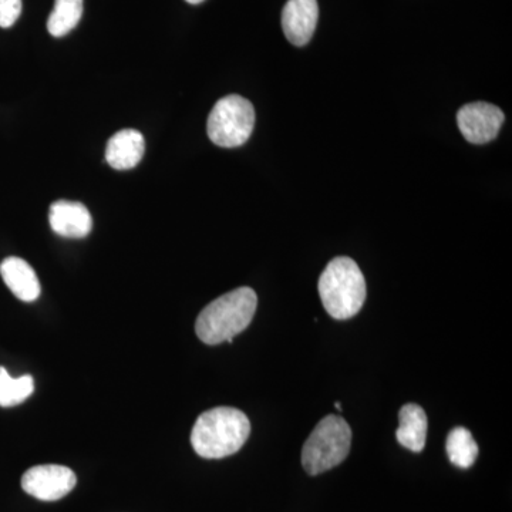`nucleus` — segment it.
I'll return each instance as SVG.
<instances>
[{"label": "nucleus", "mask_w": 512, "mask_h": 512, "mask_svg": "<svg viewBox=\"0 0 512 512\" xmlns=\"http://www.w3.org/2000/svg\"><path fill=\"white\" fill-rule=\"evenodd\" d=\"M251 434L247 414L234 407H215L198 417L191 431L195 453L208 460H220L238 453Z\"/></svg>", "instance_id": "f257e3e1"}, {"label": "nucleus", "mask_w": 512, "mask_h": 512, "mask_svg": "<svg viewBox=\"0 0 512 512\" xmlns=\"http://www.w3.org/2000/svg\"><path fill=\"white\" fill-rule=\"evenodd\" d=\"M256 306L258 296L247 286L225 293L202 309L195 323V332L205 345L232 343L235 336L251 325Z\"/></svg>", "instance_id": "f03ea898"}, {"label": "nucleus", "mask_w": 512, "mask_h": 512, "mask_svg": "<svg viewBox=\"0 0 512 512\" xmlns=\"http://www.w3.org/2000/svg\"><path fill=\"white\" fill-rule=\"evenodd\" d=\"M319 295L333 319L353 318L365 305L366 279L348 256L332 259L319 278Z\"/></svg>", "instance_id": "7ed1b4c3"}, {"label": "nucleus", "mask_w": 512, "mask_h": 512, "mask_svg": "<svg viewBox=\"0 0 512 512\" xmlns=\"http://www.w3.org/2000/svg\"><path fill=\"white\" fill-rule=\"evenodd\" d=\"M352 429L342 417L329 414L319 421L302 448V466L309 476L332 470L349 456Z\"/></svg>", "instance_id": "20e7f679"}, {"label": "nucleus", "mask_w": 512, "mask_h": 512, "mask_svg": "<svg viewBox=\"0 0 512 512\" xmlns=\"http://www.w3.org/2000/svg\"><path fill=\"white\" fill-rule=\"evenodd\" d=\"M255 127V110L251 101L231 94L218 100L208 117L207 133L215 146L241 147Z\"/></svg>", "instance_id": "39448f33"}, {"label": "nucleus", "mask_w": 512, "mask_h": 512, "mask_svg": "<svg viewBox=\"0 0 512 512\" xmlns=\"http://www.w3.org/2000/svg\"><path fill=\"white\" fill-rule=\"evenodd\" d=\"M76 474L69 467L45 464L29 468L22 477L26 494L40 501L62 500L76 487Z\"/></svg>", "instance_id": "423d86ee"}, {"label": "nucleus", "mask_w": 512, "mask_h": 512, "mask_svg": "<svg viewBox=\"0 0 512 512\" xmlns=\"http://www.w3.org/2000/svg\"><path fill=\"white\" fill-rule=\"evenodd\" d=\"M505 116L500 107L477 101L466 104L457 113L458 128L471 144H487L498 136Z\"/></svg>", "instance_id": "0eeeda50"}, {"label": "nucleus", "mask_w": 512, "mask_h": 512, "mask_svg": "<svg viewBox=\"0 0 512 512\" xmlns=\"http://www.w3.org/2000/svg\"><path fill=\"white\" fill-rule=\"evenodd\" d=\"M319 19L318 0H288L282 10V29L292 45L311 42Z\"/></svg>", "instance_id": "6e6552de"}, {"label": "nucleus", "mask_w": 512, "mask_h": 512, "mask_svg": "<svg viewBox=\"0 0 512 512\" xmlns=\"http://www.w3.org/2000/svg\"><path fill=\"white\" fill-rule=\"evenodd\" d=\"M49 222L53 231L64 238H86L93 228L89 210L80 202L73 201L53 202Z\"/></svg>", "instance_id": "1a4fd4ad"}, {"label": "nucleus", "mask_w": 512, "mask_h": 512, "mask_svg": "<svg viewBox=\"0 0 512 512\" xmlns=\"http://www.w3.org/2000/svg\"><path fill=\"white\" fill-rule=\"evenodd\" d=\"M146 140L140 131L126 128L114 134L107 143L106 160L114 170H131L143 160Z\"/></svg>", "instance_id": "9d476101"}, {"label": "nucleus", "mask_w": 512, "mask_h": 512, "mask_svg": "<svg viewBox=\"0 0 512 512\" xmlns=\"http://www.w3.org/2000/svg\"><path fill=\"white\" fill-rule=\"evenodd\" d=\"M0 275L10 292L23 302L36 301L40 296V282L35 269L22 258L10 256L0 264Z\"/></svg>", "instance_id": "9b49d317"}, {"label": "nucleus", "mask_w": 512, "mask_h": 512, "mask_svg": "<svg viewBox=\"0 0 512 512\" xmlns=\"http://www.w3.org/2000/svg\"><path fill=\"white\" fill-rule=\"evenodd\" d=\"M399 424L396 439L400 446L413 453L423 451L426 446L427 429H429V421L423 407L414 403L403 406L399 413Z\"/></svg>", "instance_id": "f8f14e48"}, {"label": "nucleus", "mask_w": 512, "mask_h": 512, "mask_svg": "<svg viewBox=\"0 0 512 512\" xmlns=\"http://www.w3.org/2000/svg\"><path fill=\"white\" fill-rule=\"evenodd\" d=\"M447 454L451 463L458 468H470L476 463L478 446L473 434L466 427H456L447 436Z\"/></svg>", "instance_id": "ddd939ff"}, {"label": "nucleus", "mask_w": 512, "mask_h": 512, "mask_svg": "<svg viewBox=\"0 0 512 512\" xmlns=\"http://www.w3.org/2000/svg\"><path fill=\"white\" fill-rule=\"evenodd\" d=\"M83 16V0H56L55 8L47 19V30L55 37L72 32Z\"/></svg>", "instance_id": "4468645a"}, {"label": "nucleus", "mask_w": 512, "mask_h": 512, "mask_svg": "<svg viewBox=\"0 0 512 512\" xmlns=\"http://www.w3.org/2000/svg\"><path fill=\"white\" fill-rule=\"evenodd\" d=\"M35 392V380L26 375L13 379L5 367H0V407H13L26 402Z\"/></svg>", "instance_id": "2eb2a0df"}, {"label": "nucleus", "mask_w": 512, "mask_h": 512, "mask_svg": "<svg viewBox=\"0 0 512 512\" xmlns=\"http://www.w3.org/2000/svg\"><path fill=\"white\" fill-rule=\"evenodd\" d=\"M22 0H0V28L9 29L18 22Z\"/></svg>", "instance_id": "dca6fc26"}, {"label": "nucleus", "mask_w": 512, "mask_h": 512, "mask_svg": "<svg viewBox=\"0 0 512 512\" xmlns=\"http://www.w3.org/2000/svg\"><path fill=\"white\" fill-rule=\"evenodd\" d=\"M185 2L190 3V5H200L204 0H185Z\"/></svg>", "instance_id": "f3484780"}, {"label": "nucleus", "mask_w": 512, "mask_h": 512, "mask_svg": "<svg viewBox=\"0 0 512 512\" xmlns=\"http://www.w3.org/2000/svg\"><path fill=\"white\" fill-rule=\"evenodd\" d=\"M335 406L338 407L339 410L342 409V404L340 403H335Z\"/></svg>", "instance_id": "a211bd4d"}]
</instances>
